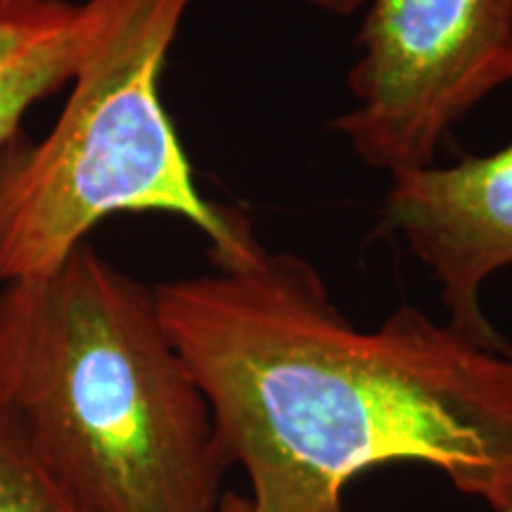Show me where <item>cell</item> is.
I'll return each instance as SVG.
<instances>
[{"instance_id":"6da1fadb","label":"cell","mask_w":512,"mask_h":512,"mask_svg":"<svg viewBox=\"0 0 512 512\" xmlns=\"http://www.w3.org/2000/svg\"><path fill=\"white\" fill-rule=\"evenodd\" d=\"M155 294L252 512H342L394 460L512 512V354L408 304L358 330L311 261L264 245Z\"/></svg>"},{"instance_id":"7a4b0ae2","label":"cell","mask_w":512,"mask_h":512,"mask_svg":"<svg viewBox=\"0 0 512 512\" xmlns=\"http://www.w3.org/2000/svg\"><path fill=\"white\" fill-rule=\"evenodd\" d=\"M0 420L79 512H219L230 460L155 287L83 242L0 290Z\"/></svg>"},{"instance_id":"3957f363","label":"cell","mask_w":512,"mask_h":512,"mask_svg":"<svg viewBox=\"0 0 512 512\" xmlns=\"http://www.w3.org/2000/svg\"><path fill=\"white\" fill-rule=\"evenodd\" d=\"M192 0H86L91 34L48 136L0 157V283L53 271L114 214H169L209 242L211 266L261 247L245 211L197 188L162 76Z\"/></svg>"},{"instance_id":"277c9868","label":"cell","mask_w":512,"mask_h":512,"mask_svg":"<svg viewBox=\"0 0 512 512\" xmlns=\"http://www.w3.org/2000/svg\"><path fill=\"white\" fill-rule=\"evenodd\" d=\"M363 12L354 107L330 128L389 178L434 166L451 128L512 81V0H368Z\"/></svg>"},{"instance_id":"5b68a950","label":"cell","mask_w":512,"mask_h":512,"mask_svg":"<svg viewBox=\"0 0 512 512\" xmlns=\"http://www.w3.org/2000/svg\"><path fill=\"white\" fill-rule=\"evenodd\" d=\"M380 233L401 240L427 266L453 328L512 354L482 306L491 275L512 266V143L494 155L392 178Z\"/></svg>"},{"instance_id":"8992f818","label":"cell","mask_w":512,"mask_h":512,"mask_svg":"<svg viewBox=\"0 0 512 512\" xmlns=\"http://www.w3.org/2000/svg\"><path fill=\"white\" fill-rule=\"evenodd\" d=\"M91 10L69 0H0V157L24 114L72 83L88 46Z\"/></svg>"},{"instance_id":"52a82bcc","label":"cell","mask_w":512,"mask_h":512,"mask_svg":"<svg viewBox=\"0 0 512 512\" xmlns=\"http://www.w3.org/2000/svg\"><path fill=\"white\" fill-rule=\"evenodd\" d=\"M0 512H79L0 420Z\"/></svg>"},{"instance_id":"ba28073f","label":"cell","mask_w":512,"mask_h":512,"mask_svg":"<svg viewBox=\"0 0 512 512\" xmlns=\"http://www.w3.org/2000/svg\"><path fill=\"white\" fill-rule=\"evenodd\" d=\"M313 8L332 17H351L366 8L368 0H306Z\"/></svg>"},{"instance_id":"9c48e42d","label":"cell","mask_w":512,"mask_h":512,"mask_svg":"<svg viewBox=\"0 0 512 512\" xmlns=\"http://www.w3.org/2000/svg\"><path fill=\"white\" fill-rule=\"evenodd\" d=\"M219 512H252V503H249V496L230 494V491H226L221 498Z\"/></svg>"}]
</instances>
